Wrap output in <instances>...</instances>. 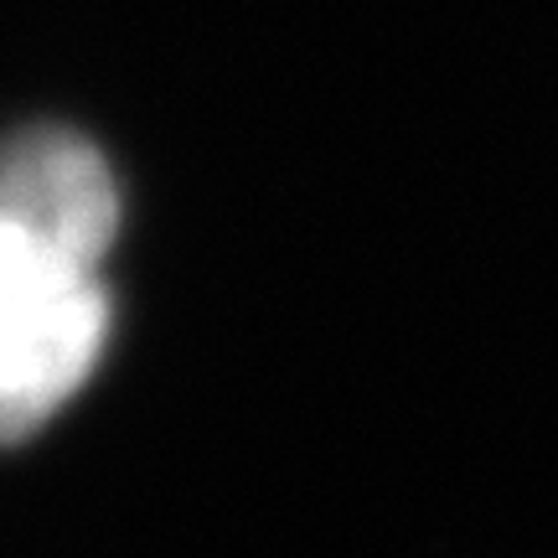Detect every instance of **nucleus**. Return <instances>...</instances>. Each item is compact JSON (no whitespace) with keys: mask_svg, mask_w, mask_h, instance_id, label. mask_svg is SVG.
<instances>
[{"mask_svg":"<svg viewBox=\"0 0 558 558\" xmlns=\"http://www.w3.org/2000/svg\"><path fill=\"white\" fill-rule=\"evenodd\" d=\"M109 290L99 269L0 259V445L32 439L99 367Z\"/></svg>","mask_w":558,"mask_h":558,"instance_id":"obj_1","label":"nucleus"},{"mask_svg":"<svg viewBox=\"0 0 558 558\" xmlns=\"http://www.w3.org/2000/svg\"><path fill=\"white\" fill-rule=\"evenodd\" d=\"M120 233V186L104 150L68 124L0 135V259L104 269Z\"/></svg>","mask_w":558,"mask_h":558,"instance_id":"obj_2","label":"nucleus"}]
</instances>
